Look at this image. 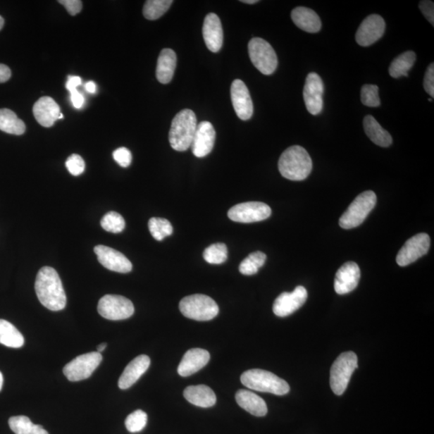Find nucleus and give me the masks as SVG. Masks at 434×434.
I'll use <instances>...</instances> for the list:
<instances>
[{
  "label": "nucleus",
  "mask_w": 434,
  "mask_h": 434,
  "mask_svg": "<svg viewBox=\"0 0 434 434\" xmlns=\"http://www.w3.org/2000/svg\"><path fill=\"white\" fill-rule=\"evenodd\" d=\"M385 31V20L379 15H370L358 28L356 35V42L363 47L370 46L379 41L384 35Z\"/></svg>",
  "instance_id": "nucleus-15"
},
{
  "label": "nucleus",
  "mask_w": 434,
  "mask_h": 434,
  "mask_svg": "<svg viewBox=\"0 0 434 434\" xmlns=\"http://www.w3.org/2000/svg\"><path fill=\"white\" fill-rule=\"evenodd\" d=\"M249 54L253 65L264 75H271L278 67V57L271 44L254 37L249 43Z\"/></svg>",
  "instance_id": "nucleus-8"
},
{
  "label": "nucleus",
  "mask_w": 434,
  "mask_h": 434,
  "mask_svg": "<svg viewBox=\"0 0 434 434\" xmlns=\"http://www.w3.org/2000/svg\"><path fill=\"white\" fill-rule=\"evenodd\" d=\"M177 64V56L173 49H164L159 56L156 78L162 84H168L174 76Z\"/></svg>",
  "instance_id": "nucleus-27"
},
{
  "label": "nucleus",
  "mask_w": 434,
  "mask_h": 434,
  "mask_svg": "<svg viewBox=\"0 0 434 434\" xmlns=\"http://www.w3.org/2000/svg\"><path fill=\"white\" fill-rule=\"evenodd\" d=\"M101 361V354L98 352L85 353L67 364L63 373L68 380L73 382L88 379L99 366Z\"/></svg>",
  "instance_id": "nucleus-10"
},
{
  "label": "nucleus",
  "mask_w": 434,
  "mask_h": 434,
  "mask_svg": "<svg viewBox=\"0 0 434 434\" xmlns=\"http://www.w3.org/2000/svg\"><path fill=\"white\" fill-rule=\"evenodd\" d=\"M216 140V130L212 123L204 121L197 125L192 144L193 155L197 158L207 156L213 151Z\"/></svg>",
  "instance_id": "nucleus-19"
},
{
  "label": "nucleus",
  "mask_w": 434,
  "mask_h": 434,
  "mask_svg": "<svg viewBox=\"0 0 434 434\" xmlns=\"http://www.w3.org/2000/svg\"><path fill=\"white\" fill-rule=\"evenodd\" d=\"M419 8L424 15L428 21L430 23V24L434 25V4L432 1H428V0H425V1H421L419 4Z\"/></svg>",
  "instance_id": "nucleus-44"
},
{
  "label": "nucleus",
  "mask_w": 434,
  "mask_h": 434,
  "mask_svg": "<svg viewBox=\"0 0 434 434\" xmlns=\"http://www.w3.org/2000/svg\"><path fill=\"white\" fill-rule=\"evenodd\" d=\"M271 213V207L265 203L245 202L231 208L228 216L232 221L248 224L266 220Z\"/></svg>",
  "instance_id": "nucleus-11"
},
{
  "label": "nucleus",
  "mask_w": 434,
  "mask_h": 434,
  "mask_svg": "<svg viewBox=\"0 0 434 434\" xmlns=\"http://www.w3.org/2000/svg\"><path fill=\"white\" fill-rule=\"evenodd\" d=\"M11 430L16 434H49L42 426L33 424L27 416H13L8 421Z\"/></svg>",
  "instance_id": "nucleus-32"
},
{
  "label": "nucleus",
  "mask_w": 434,
  "mask_h": 434,
  "mask_svg": "<svg viewBox=\"0 0 434 434\" xmlns=\"http://www.w3.org/2000/svg\"><path fill=\"white\" fill-rule=\"evenodd\" d=\"M106 347L107 344H106V342H104V344H101L98 346V347H97V350H98V352L101 353L106 349Z\"/></svg>",
  "instance_id": "nucleus-49"
},
{
  "label": "nucleus",
  "mask_w": 434,
  "mask_h": 434,
  "mask_svg": "<svg viewBox=\"0 0 434 434\" xmlns=\"http://www.w3.org/2000/svg\"><path fill=\"white\" fill-rule=\"evenodd\" d=\"M66 166L70 173L74 176L82 175L85 168L83 159L77 154H73L67 159Z\"/></svg>",
  "instance_id": "nucleus-40"
},
{
  "label": "nucleus",
  "mask_w": 434,
  "mask_h": 434,
  "mask_svg": "<svg viewBox=\"0 0 434 434\" xmlns=\"http://www.w3.org/2000/svg\"><path fill=\"white\" fill-rule=\"evenodd\" d=\"M324 85L322 78L316 73L308 74L304 89V98L308 112L318 116L323 111Z\"/></svg>",
  "instance_id": "nucleus-14"
},
{
  "label": "nucleus",
  "mask_w": 434,
  "mask_h": 434,
  "mask_svg": "<svg viewBox=\"0 0 434 434\" xmlns=\"http://www.w3.org/2000/svg\"><path fill=\"white\" fill-rule=\"evenodd\" d=\"M58 3L64 6L71 16H76L81 13L82 9V2L80 0H60Z\"/></svg>",
  "instance_id": "nucleus-43"
},
{
  "label": "nucleus",
  "mask_w": 434,
  "mask_h": 434,
  "mask_svg": "<svg viewBox=\"0 0 434 434\" xmlns=\"http://www.w3.org/2000/svg\"><path fill=\"white\" fill-rule=\"evenodd\" d=\"M364 128L371 141L381 147H388L392 144V138L387 130L383 129L380 123L372 116L364 119Z\"/></svg>",
  "instance_id": "nucleus-28"
},
{
  "label": "nucleus",
  "mask_w": 434,
  "mask_h": 434,
  "mask_svg": "<svg viewBox=\"0 0 434 434\" xmlns=\"http://www.w3.org/2000/svg\"><path fill=\"white\" fill-rule=\"evenodd\" d=\"M241 381L249 390L270 392L274 395L283 396L290 392L288 383L268 371L251 369L241 376Z\"/></svg>",
  "instance_id": "nucleus-4"
},
{
  "label": "nucleus",
  "mask_w": 434,
  "mask_h": 434,
  "mask_svg": "<svg viewBox=\"0 0 434 434\" xmlns=\"http://www.w3.org/2000/svg\"><path fill=\"white\" fill-rule=\"evenodd\" d=\"M4 25V20L1 16H0V30H2Z\"/></svg>",
  "instance_id": "nucleus-52"
},
{
  "label": "nucleus",
  "mask_w": 434,
  "mask_h": 434,
  "mask_svg": "<svg viewBox=\"0 0 434 434\" xmlns=\"http://www.w3.org/2000/svg\"><path fill=\"white\" fill-rule=\"evenodd\" d=\"M376 204V195L373 191H366L359 195L347 208L340 219V226L351 230L361 225L367 218Z\"/></svg>",
  "instance_id": "nucleus-7"
},
{
  "label": "nucleus",
  "mask_w": 434,
  "mask_h": 434,
  "mask_svg": "<svg viewBox=\"0 0 434 434\" xmlns=\"http://www.w3.org/2000/svg\"><path fill=\"white\" fill-rule=\"evenodd\" d=\"M195 113L188 108L176 114L169 132L170 147L176 151H185L192 146L197 128Z\"/></svg>",
  "instance_id": "nucleus-3"
},
{
  "label": "nucleus",
  "mask_w": 434,
  "mask_h": 434,
  "mask_svg": "<svg viewBox=\"0 0 434 434\" xmlns=\"http://www.w3.org/2000/svg\"><path fill=\"white\" fill-rule=\"evenodd\" d=\"M63 118H64V116H63V114H62V113H61V116H60L59 119H62Z\"/></svg>",
  "instance_id": "nucleus-53"
},
{
  "label": "nucleus",
  "mask_w": 434,
  "mask_h": 434,
  "mask_svg": "<svg viewBox=\"0 0 434 434\" xmlns=\"http://www.w3.org/2000/svg\"><path fill=\"white\" fill-rule=\"evenodd\" d=\"M203 37L207 48L213 53L219 52L224 41V32L221 20L214 13L205 17L203 25Z\"/></svg>",
  "instance_id": "nucleus-21"
},
{
  "label": "nucleus",
  "mask_w": 434,
  "mask_h": 434,
  "mask_svg": "<svg viewBox=\"0 0 434 434\" xmlns=\"http://www.w3.org/2000/svg\"><path fill=\"white\" fill-rule=\"evenodd\" d=\"M180 310L182 316L197 321H212L219 314V306L212 298L198 294L182 299Z\"/></svg>",
  "instance_id": "nucleus-5"
},
{
  "label": "nucleus",
  "mask_w": 434,
  "mask_h": 434,
  "mask_svg": "<svg viewBox=\"0 0 434 434\" xmlns=\"http://www.w3.org/2000/svg\"><path fill=\"white\" fill-rule=\"evenodd\" d=\"M147 423V414L142 410H136L125 419V425L130 433H138L144 429Z\"/></svg>",
  "instance_id": "nucleus-38"
},
{
  "label": "nucleus",
  "mask_w": 434,
  "mask_h": 434,
  "mask_svg": "<svg viewBox=\"0 0 434 434\" xmlns=\"http://www.w3.org/2000/svg\"><path fill=\"white\" fill-rule=\"evenodd\" d=\"M4 385V376L1 372H0V391H1Z\"/></svg>",
  "instance_id": "nucleus-51"
},
{
  "label": "nucleus",
  "mask_w": 434,
  "mask_h": 434,
  "mask_svg": "<svg viewBox=\"0 0 434 434\" xmlns=\"http://www.w3.org/2000/svg\"><path fill=\"white\" fill-rule=\"evenodd\" d=\"M101 225L107 232L119 233L124 230L125 222L123 217L119 213L110 212L101 219Z\"/></svg>",
  "instance_id": "nucleus-37"
},
{
  "label": "nucleus",
  "mask_w": 434,
  "mask_h": 434,
  "mask_svg": "<svg viewBox=\"0 0 434 434\" xmlns=\"http://www.w3.org/2000/svg\"><path fill=\"white\" fill-rule=\"evenodd\" d=\"M361 273L356 262L348 261L336 273L334 287L338 294H349L357 287Z\"/></svg>",
  "instance_id": "nucleus-18"
},
{
  "label": "nucleus",
  "mask_w": 434,
  "mask_h": 434,
  "mask_svg": "<svg viewBox=\"0 0 434 434\" xmlns=\"http://www.w3.org/2000/svg\"><path fill=\"white\" fill-rule=\"evenodd\" d=\"M0 344L13 348H20L25 345L24 336L13 324L0 319Z\"/></svg>",
  "instance_id": "nucleus-30"
},
{
  "label": "nucleus",
  "mask_w": 434,
  "mask_h": 434,
  "mask_svg": "<svg viewBox=\"0 0 434 434\" xmlns=\"http://www.w3.org/2000/svg\"><path fill=\"white\" fill-rule=\"evenodd\" d=\"M98 311L108 321H123L134 315L135 307L132 302L123 296L107 294L99 300Z\"/></svg>",
  "instance_id": "nucleus-9"
},
{
  "label": "nucleus",
  "mask_w": 434,
  "mask_h": 434,
  "mask_svg": "<svg viewBox=\"0 0 434 434\" xmlns=\"http://www.w3.org/2000/svg\"><path fill=\"white\" fill-rule=\"evenodd\" d=\"M71 101L74 107L77 108H81L84 104V97L80 94L78 89L71 91Z\"/></svg>",
  "instance_id": "nucleus-45"
},
{
  "label": "nucleus",
  "mask_w": 434,
  "mask_h": 434,
  "mask_svg": "<svg viewBox=\"0 0 434 434\" xmlns=\"http://www.w3.org/2000/svg\"><path fill=\"white\" fill-rule=\"evenodd\" d=\"M0 130L5 133L21 135L25 132L24 122L9 108H0Z\"/></svg>",
  "instance_id": "nucleus-29"
},
{
  "label": "nucleus",
  "mask_w": 434,
  "mask_h": 434,
  "mask_svg": "<svg viewBox=\"0 0 434 434\" xmlns=\"http://www.w3.org/2000/svg\"><path fill=\"white\" fill-rule=\"evenodd\" d=\"M307 291L304 287H296L293 292H284L280 294L273 306L274 315L278 317H287L292 315L304 305L307 299Z\"/></svg>",
  "instance_id": "nucleus-13"
},
{
  "label": "nucleus",
  "mask_w": 434,
  "mask_h": 434,
  "mask_svg": "<svg viewBox=\"0 0 434 434\" xmlns=\"http://www.w3.org/2000/svg\"><path fill=\"white\" fill-rule=\"evenodd\" d=\"M241 2L247 4H254L259 3L258 0H242Z\"/></svg>",
  "instance_id": "nucleus-50"
},
{
  "label": "nucleus",
  "mask_w": 434,
  "mask_h": 434,
  "mask_svg": "<svg viewBox=\"0 0 434 434\" xmlns=\"http://www.w3.org/2000/svg\"><path fill=\"white\" fill-rule=\"evenodd\" d=\"M82 84V78L78 76H70L68 78L66 83V89L71 92V91L77 89L78 87Z\"/></svg>",
  "instance_id": "nucleus-46"
},
{
  "label": "nucleus",
  "mask_w": 434,
  "mask_h": 434,
  "mask_svg": "<svg viewBox=\"0 0 434 434\" xmlns=\"http://www.w3.org/2000/svg\"><path fill=\"white\" fill-rule=\"evenodd\" d=\"M266 261V255L260 251H256V252L250 254L242 261L239 266V271L244 275H254L259 272L261 267L264 266Z\"/></svg>",
  "instance_id": "nucleus-34"
},
{
  "label": "nucleus",
  "mask_w": 434,
  "mask_h": 434,
  "mask_svg": "<svg viewBox=\"0 0 434 434\" xmlns=\"http://www.w3.org/2000/svg\"><path fill=\"white\" fill-rule=\"evenodd\" d=\"M416 59L413 51L403 53L394 59L390 66V74L393 78L408 77V73L412 68Z\"/></svg>",
  "instance_id": "nucleus-31"
},
{
  "label": "nucleus",
  "mask_w": 434,
  "mask_h": 434,
  "mask_svg": "<svg viewBox=\"0 0 434 434\" xmlns=\"http://www.w3.org/2000/svg\"><path fill=\"white\" fill-rule=\"evenodd\" d=\"M113 157L118 165L123 168H128L132 162V155L125 147H120L113 153Z\"/></svg>",
  "instance_id": "nucleus-41"
},
{
  "label": "nucleus",
  "mask_w": 434,
  "mask_h": 434,
  "mask_svg": "<svg viewBox=\"0 0 434 434\" xmlns=\"http://www.w3.org/2000/svg\"><path fill=\"white\" fill-rule=\"evenodd\" d=\"M148 228L154 238L158 242H161L166 237L170 236L173 233V227L169 221L161 217H153L148 222Z\"/></svg>",
  "instance_id": "nucleus-35"
},
{
  "label": "nucleus",
  "mask_w": 434,
  "mask_h": 434,
  "mask_svg": "<svg viewBox=\"0 0 434 434\" xmlns=\"http://www.w3.org/2000/svg\"><path fill=\"white\" fill-rule=\"evenodd\" d=\"M151 364V359L146 355L137 356L131 361L123 371L118 380V387L121 390L134 385L137 381L144 375Z\"/></svg>",
  "instance_id": "nucleus-23"
},
{
  "label": "nucleus",
  "mask_w": 434,
  "mask_h": 434,
  "mask_svg": "<svg viewBox=\"0 0 434 434\" xmlns=\"http://www.w3.org/2000/svg\"><path fill=\"white\" fill-rule=\"evenodd\" d=\"M184 396L188 402L202 408L213 407L216 402V394L207 385H192L185 388Z\"/></svg>",
  "instance_id": "nucleus-25"
},
{
  "label": "nucleus",
  "mask_w": 434,
  "mask_h": 434,
  "mask_svg": "<svg viewBox=\"0 0 434 434\" xmlns=\"http://www.w3.org/2000/svg\"><path fill=\"white\" fill-rule=\"evenodd\" d=\"M85 89L90 94H94L96 92V85L94 82H89L85 85Z\"/></svg>",
  "instance_id": "nucleus-48"
},
{
  "label": "nucleus",
  "mask_w": 434,
  "mask_h": 434,
  "mask_svg": "<svg viewBox=\"0 0 434 434\" xmlns=\"http://www.w3.org/2000/svg\"><path fill=\"white\" fill-rule=\"evenodd\" d=\"M361 101L364 106L368 107H378L380 106L379 88L376 85H364L361 89Z\"/></svg>",
  "instance_id": "nucleus-39"
},
{
  "label": "nucleus",
  "mask_w": 434,
  "mask_h": 434,
  "mask_svg": "<svg viewBox=\"0 0 434 434\" xmlns=\"http://www.w3.org/2000/svg\"><path fill=\"white\" fill-rule=\"evenodd\" d=\"M11 77L10 68L6 65L0 64V83L8 82Z\"/></svg>",
  "instance_id": "nucleus-47"
},
{
  "label": "nucleus",
  "mask_w": 434,
  "mask_h": 434,
  "mask_svg": "<svg viewBox=\"0 0 434 434\" xmlns=\"http://www.w3.org/2000/svg\"><path fill=\"white\" fill-rule=\"evenodd\" d=\"M94 252L100 264L108 270L121 273L132 271V264L127 256L116 249L105 245H98L94 248Z\"/></svg>",
  "instance_id": "nucleus-17"
},
{
  "label": "nucleus",
  "mask_w": 434,
  "mask_h": 434,
  "mask_svg": "<svg viewBox=\"0 0 434 434\" xmlns=\"http://www.w3.org/2000/svg\"><path fill=\"white\" fill-rule=\"evenodd\" d=\"M358 368V358L352 352H344L335 359L330 368V385L335 395L341 396Z\"/></svg>",
  "instance_id": "nucleus-6"
},
{
  "label": "nucleus",
  "mask_w": 434,
  "mask_h": 434,
  "mask_svg": "<svg viewBox=\"0 0 434 434\" xmlns=\"http://www.w3.org/2000/svg\"><path fill=\"white\" fill-rule=\"evenodd\" d=\"M236 401L239 407L256 416H264L268 409L264 399L256 393L249 390H241L236 393Z\"/></svg>",
  "instance_id": "nucleus-26"
},
{
  "label": "nucleus",
  "mask_w": 434,
  "mask_h": 434,
  "mask_svg": "<svg viewBox=\"0 0 434 434\" xmlns=\"http://www.w3.org/2000/svg\"><path fill=\"white\" fill-rule=\"evenodd\" d=\"M291 18L297 27L306 32L316 33L321 30V18L315 11L310 8L304 7L294 8L291 13Z\"/></svg>",
  "instance_id": "nucleus-24"
},
{
  "label": "nucleus",
  "mask_w": 434,
  "mask_h": 434,
  "mask_svg": "<svg viewBox=\"0 0 434 434\" xmlns=\"http://www.w3.org/2000/svg\"><path fill=\"white\" fill-rule=\"evenodd\" d=\"M210 361V354L202 348H192L182 356L178 367V373L182 378H187L199 372Z\"/></svg>",
  "instance_id": "nucleus-20"
},
{
  "label": "nucleus",
  "mask_w": 434,
  "mask_h": 434,
  "mask_svg": "<svg viewBox=\"0 0 434 434\" xmlns=\"http://www.w3.org/2000/svg\"><path fill=\"white\" fill-rule=\"evenodd\" d=\"M278 169L285 179L304 180L311 173L312 161L304 147L292 146L282 154L278 161Z\"/></svg>",
  "instance_id": "nucleus-2"
},
{
  "label": "nucleus",
  "mask_w": 434,
  "mask_h": 434,
  "mask_svg": "<svg viewBox=\"0 0 434 434\" xmlns=\"http://www.w3.org/2000/svg\"><path fill=\"white\" fill-rule=\"evenodd\" d=\"M424 89L432 98L434 97V65L433 63L427 68L424 78Z\"/></svg>",
  "instance_id": "nucleus-42"
},
{
  "label": "nucleus",
  "mask_w": 434,
  "mask_h": 434,
  "mask_svg": "<svg viewBox=\"0 0 434 434\" xmlns=\"http://www.w3.org/2000/svg\"><path fill=\"white\" fill-rule=\"evenodd\" d=\"M232 104L240 119L247 121L253 116L254 104L249 91L242 80H234L231 85Z\"/></svg>",
  "instance_id": "nucleus-16"
},
{
  "label": "nucleus",
  "mask_w": 434,
  "mask_h": 434,
  "mask_svg": "<svg viewBox=\"0 0 434 434\" xmlns=\"http://www.w3.org/2000/svg\"><path fill=\"white\" fill-rule=\"evenodd\" d=\"M204 259L209 264L219 265L224 264L228 259L226 244L216 243L210 245L204 252Z\"/></svg>",
  "instance_id": "nucleus-36"
},
{
  "label": "nucleus",
  "mask_w": 434,
  "mask_h": 434,
  "mask_svg": "<svg viewBox=\"0 0 434 434\" xmlns=\"http://www.w3.org/2000/svg\"><path fill=\"white\" fill-rule=\"evenodd\" d=\"M61 113L60 106L50 97H43L33 106L34 117L44 128L53 127L56 121L59 120Z\"/></svg>",
  "instance_id": "nucleus-22"
},
{
  "label": "nucleus",
  "mask_w": 434,
  "mask_h": 434,
  "mask_svg": "<svg viewBox=\"0 0 434 434\" xmlns=\"http://www.w3.org/2000/svg\"><path fill=\"white\" fill-rule=\"evenodd\" d=\"M37 298L41 304L53 311H59L66 306V294L59 274L52 267L44 266L39 271L35 283Z\"/></svg>",
  "instance_id": "nucleus-1"
},
{
  "label": "nucleus",
  "mask_w": 434,
  "mask_h": 434,
  "mask_svg": "<svg viewBox=\"0 0 434 434\" xmlns=\"http://www.w3.org/2000/svg\"><path fill=\"white\" fill-rule=\"evenodd\" d=\"M430 247V238L426 233H419L411 237L404 243L397 256V264L399 266H407L414 264L428 253Z\"/></svg>",
  "instance_id": "nucleus-12"
},
{
  "label": "nucleus",
  "mask_w": 434,
  "mask_h": 434,
  "mask_svg": "<svg viewBox=\"0 0 434 434\" xmlns=\"http://www.w3.org/2000/svg\"><path fill=\"white\" fill-rule=\"evenodd\" d=\"M173 4L171 0H148L144 4L142 13L146 19L156 20L167 13Z\"/></svg>",
  "instance_id": "nucleus-33"
}]
</instances>
